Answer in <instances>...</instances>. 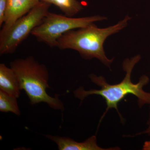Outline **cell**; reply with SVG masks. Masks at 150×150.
I'll return each instance as SVG.
<instances>
[{"instance_id":"obj_10","label":"cell","mask_w":150,"mask_h":150,"mask_svg":"<svg viewBox=\"0 0 150 150\" xmlns=\"http://www.w3.org/2000/svg\"><path fill=\"white\" fill-rule=\"evenodd\" d=\"M17 98L16 97L0 90V111L1 112H12L19 116L21 111Z\"/></svg>"},{"instance_id":"obj_11","label":"cell","mask_w":150,"mask_h":150,"mask_svg":"<svg viewBox=\"0 0 150 150\" xmlns=\"http://www.w3.org/2000/svg\"><path fill=\"white\" fill-rule=\"evenodd\" d=\"M7 0H0V26L4 24L5 18Z\"/></svg>"},{"instance_id":"obj_4","label":"cell","mask_w":150,"mask_h":150,"mask_svg":"<svg viewBox=\"0 0 150 150\" xmlns=\"http://www.w3.org/2000/svg\"><path fill=\"white\" fill-rule=\"evenodd\" d=\"M106 19V17L98 15L74 18L49 12L31 34L38 41L51 47H57L58 39L66 33L86 27L95 22Z\"/></svg>"},{"instance_id":"obj_12","label":"cell","mask_w":150,"mask_h":150,"mask_svg":"<svg viewBox=\"0 0 150 150\" xmlns=\"http://www.w3.org/2000/svg\"><path fill=\"white\" fill-rule=\"evenodd\" d=\"M150 105V104H149ZM148 127L145 131H143V132H140L139 134H137V135H141L142 134H148L149 136H150V112L149 114V120H148L147 122Z\"/></svg>"},{"instance_id":"obj_6","label":"cell","mask_w":150,"mask_h":150,"mask_svg":"<svg viewBox=\"0 0 150 150\" xmlns=\"http://www.w3.org/2000/svg\"><path fill=\"white\" fill-rule=\"evenodd\" d=\"M40 2V0H7L5 18L0 37L4 35L16 21L28 13Z\"/></svg>"},{"instance_id":"obj_2","label":"cell","mask_w":150,"mask_h":150,"mask_svg":"<svg viewBox=\"0 0 150 150\" xmlns=\"http://www.w3.org/2000/svg\"><path fill=\"white\" fill-rule=\"evenodd\" d=\"M131 19L126 15L117 24L105 28H99L93 23L86 27L70 30L58 39L57 47L61 50H75L83 59L95 58L110 68L114 59L108 58L103 44L108 37L126 28Z\"/></svg>"},{"instance_id":"obj_3","label":"cell","mask_w":150,"mask_h":150,"mask_svg":"<svg viewBox=\"0 0 150 150\" xmlns=\"http://www.w3.org/2000/svg\"><path fill=\"white\" fill-rule=\"evenodd\" d=\"M10 67L18 78L21 90H24L34 105L44 103L54 110L64 111V105L59 95L54 97L48 94L46 90L49 86V72L45 65L40 64L32 56L12 61Z\"/></svg>"},{"instance_id":"obj_5","label":"cell","mask_w":150,"mask_h":150,"mask_svg":"<svg viewBox=\"0 0 150 150\" xmlns=\"http://www.w3.org/2000/svg\"><path fill=\"white\" fill-rule=\"evenodd\" d=\"M51 4L41 1L18 19L4 35L0 37V54H12L49 12Z\"/></svg>"},{"instance_id":"obj_8","label":"cell","mask_w":150,"mask_h":150,"mask_svg":"<svg viewBox=\"0 0 150 150\" xmlns=\"http://www.w3.org/2000/svg\"><path fill=\"white\" fill-rule=\"evenodd\" d=\"M0 90L18 98L21 91L18 78L14 71L4 64H0Z\"/></svg>"},{"instance_id":"obj_9","label":"cell","mask_w":150,"mask_h":150,"mask_svg":"<svg viewBox=\"0 0 150 150\" xmlns=\"http://www.w3.org/2000/svg\"><path fill=\"white\" fill-rule=\"evenodd\" d=\"M54 4L59 8L67 16L73 17L83 9L81 3L77 0H40Z\"/></svg>"},{"instance_id":"obj_13","label":"cell","mask_w":150,"mask_h":150,"mask_svg":"<svg viewBox=\"0 0 150 150\" xmlns=\"http://www.w3.org/2000/svg\"><path fill=\"white\" fill-rule=\"evenodd\" d=\"M142 149L144 150H150V141H146L144 143Z\"/></svg>"},{"instance_id":"obj_7","label":"cell","mask_w":150,"mask_h":150,"mask_svg":"<svg viewBox=\"0 0 150 150\" xmlns=\"http://www.w3.org/2000/svg\"><path fill=\"white\" fill-rule=\"evenodd\" d=\"M48 139L56 143L59 150H115L120 149L114 147L103 149L99 147L97 143L95 135L91 136L83 142L74 141L72 139L58 136L46 135Z\"/></svg>"},{"instance_id":"obj_1","label":"cell","mask_w":150,"mask_h":150,"mask_svg":"<svg viewBox=\"0 0 150 150\" xmlns=\"http://www.w3.org/2000/svg\"><path fill=\"white\" fill-rule=\"evenodd\" d=\"M141 59V56L138 55L130 59H126L123 61L122 67L126 74L123 80L118 83L110 84L102 76H98L93 74L89 75V78L91 81L100 87V88L86 91L83 87L81 86L74 92L75 97L80 100L82 102L89 96L97 95L102 96L105 100L107 108L100 122L108 111L112 108L117 110L123 121V118L118 111V104L126 96L131 94L137 97L140 107L145 104H150V93L144 90V87L149 82V77L146 75H142L137 83H133L131 80V75L133 69Z\"/></svg>"}]
</instances>
